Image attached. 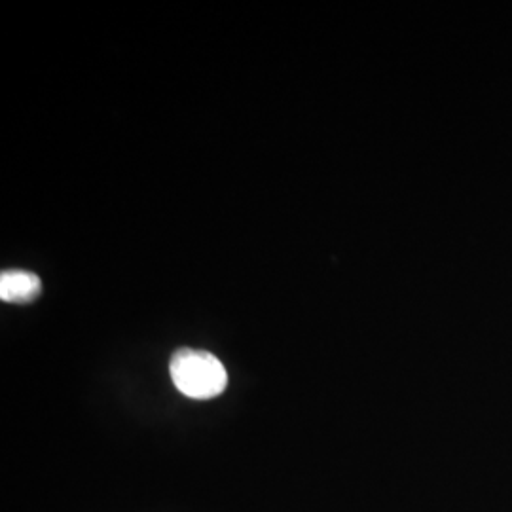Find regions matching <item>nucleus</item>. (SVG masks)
Masks as SVG:
<instances>
[{
	"instance_id": "f257e3e1",
	"label": "nucleus",
	"mask_w": 512,
	"mask_h": 512,
	"mask_svg": "<svg viewBox=\"0 0 512 512\" xmlns=\"http://www.w3.org/2000/svg\"><path fill=\"white\" fill-rule=\"evenodd\" d=\"M171 380L175 387L190 399H215L226 389V368L213 353L200 349H179L171 357Z\"/></svg>"
},
{
	"instance_id": "f03ea898",
	"label": "nucleus",
	"mask_w": 512,
	"mask_h": 512,
	"mask_svg": "<svg viewBox=\"0 0 512 512\" xmlns=\"http://www.w3.org/2000/svg\"><path fill=\"white\" fill-rule=\"evenodd\" d=\"M42 291L40 277L27 270H4L0 275V298L12 304L33 302Z\"/></svg>"
}]
</instances>
